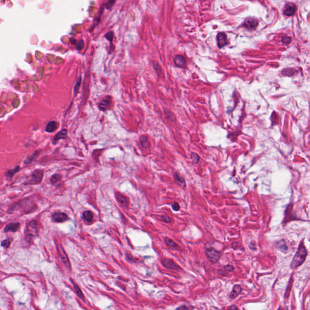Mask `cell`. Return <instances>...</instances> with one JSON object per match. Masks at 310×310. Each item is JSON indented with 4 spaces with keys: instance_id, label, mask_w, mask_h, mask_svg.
I'll use <instances>...</instances> for the list:
<instances>
[{
    "instance_id": "12",
    "label": "cell",
    "mask_w": 310,
    "mask_h": 310,
    "mask_svg": "<svg viewBox=\"0 0 310 310\" xmlns=\"http://www.w3.org/2000/svg\"><path fill=\"white\" fill-rule=\"evenodd\" d=\"M241 291H242V287H240V285H235L233 288L232 292H231V293L230 294V298L232 299H234L236 297H237L240 295Z\"/></svg>"
},
{
    "instance_id": "19",
    "label": "cell",
    "mask_w": 310,
    "mask_h": 310,
    "mask_svg": "<svg viewBox=\"0 0 310 310\" xmlns=\"http://www.w3.org/2000/svg\"><path fill=\"white\" fill-rule=\"evenodd\" d=\"M139 141H140V143L142 145V147L144 149H149L150 147V142L149 141V139L147 138V136H144V135H143V136H140V138H139Z\"/></svg>"
},
{
    "instance_id": "27",
    "label": "cell",
    "mask_w": 310,
    "mask_h": 310,
    "mask_svg": "<svg viewBox=\"0 0 310 310\" xmlns=\"http://www.w3.org/2000/svg\"><path fill=\"white\" fill-rule=\"evenodd\" d=\"M277 248L279 250L282 251V252H285L287 250V247L285 245V243L284 241H280L279 243L277 244Z\"/></svg>"
},
{
    "instance_id": "18",
    "label": "cell",
    "mask_w": 310,
    "mask_h": 310,
    "mask_svg": "<svg viewBox=\"0 0 310 310\" xmlns=\"http://www.w3.org/2000/svg\"><path fill=\"white\" fill-rule=\"evenodd\" d=\"M116 197L117 198L118 201L121 204L123 205V206H124V207H127L128 206L129 202H128V200H127V198H126L124 195H123V194H121L119 193H117V194H116Z\"/></svg>"
},
{
    "instance_id": "41",
    "label": "cell",
    "mask_w": 310,
    "mask_h": 310,
    "mask_svg": "<svg viewBox=\"0 0 310 310\" xmlns=\"http://www.w3.org/2000/svg\"><path fill=\"white\" fill-rule=\"evenodd\" d=\"M190 308H188L187 307H185V306H182V307H178L177 309H189Z\"/></svg>"
},
{
    "instance_id": "20",
    "label": "cell",
    "mask_w": 310,
    "mask_h": 310,
    "mask_svg": "<svg viewBox=\"0 0 310 310\" xmlns=\"http://www.w3.org/2000/svg\"><path fill=\"white\" fill-rule=\"evenodd\" d=\"M39 155V151H35L33 153H32L30 155H29L27 157H26L24 161V164H30V163H31V162H33L34 160H35L36 159V157H38Z\"/></svg>"
},
{
    "instance_id": "38",
    "label": "cell",
    "mask_w": 310,
    "mask_h": 310,
    "mask_svg": "<svg viewBox=\"0 0 310 310\" xmlns=\"http://www.w3.org/2000/svg\"><path fill=\"white\" fill-rule=\"evenodd\" d=\"M113 36V34L112 31H109V32L107 33V34L106 35V37L108 40L112 41Z\"/></svg>"
},
{
    "instance_id": "35",
    "label": "cell",
    "mask_w": 310,
    "mask_h": 310,
    "mask_svg": "<svg viewBox=\"0 0 310 310\" xmlns=\"http://www.w3.org/2000/svg\"><path fill=\"white\" fill-rule=\"evenodd\" d=\"M224 270L227 272H231V271H233L234 270V268L233 267V265H227L224 266Z\"/></svg>"
},
{
    "instance_id": "37",
    "label": "cell",
    "mask_w": 310,
    "mask_h": 310,
    "mask_svg": "<svg viewBox=\"0 0 310 310\" xmlns=\"http://www.w3.org/2000/svg\"><path fill=\"white\" fill-rule=\"evenodd\" d=\"M84 47V42L82 40H80L78 41V43L76 46V49L80 50H81Z\"/></svg>"
},
{
    "instance_id": "33",
    "label": "cell",
    "mask_w": 310,
    "mask_h": 310,
    "mask_svg": "<svg viewBox=\"0 0 310 310\" xmlns=\"http://www.w3.org/2000/svg\"><path fill=\"white\" fill-rule=\"evenodd\" d=\"M171 207H172V209L176 212L179 211V210H180L179 204L177 202H173L171 205Z\"/></svg>"
},
{
    "instance_id": "1",
    "label": "cell",
    "mask_w": 310,
    "mask_h": 310,
    "mask_svg": "<svg viewBox=\"0 0 310 310\" xmlns=\"http://www.w3.org/2000/svg\"><path fill=\"white\" fill-rule=\"evenodd\" d=\"M307 254V250L305 248V246L302 244L300 245L298 250L297 251L296 253L292 260L291 264V268H296L302 265L303 263L305 260Z\"/></svg>"
},
{
    "instance_id": "5",
    "label": "cell",
    "mask_w": 310,
    "mask_h": 310,
    "mask_svg": "<svg viewBox=\"0 0 310 310\" xmlns=\"http://www.w3.org/2000/svg\"><path fill=\"white\" fill-rule=\"evenodd\" d=\"M162 264L164 267L168 269L178 270L181 269V267L179 266L176 263H175L174 260L169 258L162 259L161 260Z\"/></svg>"
},
{
    "instance_id": "13",
    "label": "cell",
    "mask_w": 310,
    "mask_h": 310,
    "mask_svg": "<svg viewBox=\"0 0 310 310\" xmlns=\"http://www.w3.org/2000/svg\"><path fill=\"white\" fill-rule=\"evenodd\" d=\"M58 127V123L55 121H51L47 124L46 131L48 133L54 132L57 129Z\"/></svg>"
},
{
    "instance_id": "21",
    "label": "cell",
    "mask_w": 310,
    "mask_h": 310,
    "mask_svg": "<svg viewBox=\"0 0 310 310\" xmlns=\"http://www.w3.org/2000/svg\"><path fill=\"white\" fill-rule=\"evenodd\" d=\"M174 178H175V181L179 185H180L182 187H184V188L185 187V181L184 180V179L179 175L178 173H175Z\"/></svg>"
},
{
    "instance_id": "16",
    "label": "cell",
    "mask_w": 310,
    "mask_h": 310,
    "mask_svg": "<svg viewBox=\"0 0 310 310\" xmlns=\"http://www.w3.org/2000/svg\"><path fill=\"white\" fill-rule=\"evenodd\" d=\"M19 226V223H10L5 227L4 232L6 233H7L9 232H17V230L18 229Z\"/></svg>"
},
{
    "instance_id": "28",
    "label": "cell",
    "mask_w": 310,
    "mask_h": 310,
    "mask_svg": "<svg viewBox=\"0 0 310 310\" xmlns=\"http://www.w3.org/2000/svg\"><path fill=\"white\" fill-rule=\"evenodd\" d=\"M61 178H62V176L60 175L55 174V175H53L52 176V177L50 179V182L52 183H56L58 181H60L61 179Z\"/></svg>"
},
{
    "instance_id": "2",
    "label": "cell",
    "mask_w": 310,
    "mask_h": 310,
    "mask_svg": "<svg viewBox=\"0 0 310 310\" xmlns=\"http://www.w3.org/2000/svg\"><path fill=\"white\" fill-rule=\"evenodd\" d=\"M38 234L37 222L36 220H31L29 222L25 230V239L29 242L33 240L35 236Z\"/></svg>"
},
{
    "instance_id": "7",
    "label": "cell",
    "mask_w": 310,
    "mask_h": 310,
    "mask_svg": "<svg viewBox=\"0 0 310 310\" xmlns=\"http://www.w3.org/2000/svg\"><path fill=\"white\" fill-rule=\"evenodd\" d=\"M112 103V98L110 96H106L103 98L101 102L98 104V107L99 110L102 112H105L109 108Z\"/></svg>"
},
{
    "instance_id": "15",
    "label": "cell",
    "mask_w": 310,
    "mask_h": 310,
    "mask_svg": "<svg viewBox=\"0 0 310 310\" xmlns=\"http://www.w3.org/2000/svg\"><path fill=\"white\" fill-rule=\"evenodd\" d=\"M296 11V6L293 3L288 4L285 6V9L284 10L285 15L287 16H291L295 14Z\"/></svg>"
},
{
    "instance_id": "10",
    "label": "cell",
    "mask_w": 310,
    "mask_h": 310,
    "mask_svg": "<svg viewBox=\"0 0 310 310\" xmlns=\"http://www.w3.org/2000/svg\"><path fill=\"white\" fill-rule=\"evenodd\" d=\"M67 131L66 129H64V130H61L60 132H59L58 133L55 135V136L54 137V139H53V141H52V143H53V144L55 145V144H56V143L59 141H60L61 139H66L67 138Z\"/></svg>"
},
{
    "instance_id": "34",
    "label": "cell",
    "mask_w": 310,
    "mask_h": 310,
    "mask_svg": "<svg viewBox=\"0 0 310 310\" xmlns=\"http://www.w3.org/2000/svg\"><path fill=\"white\" fill-rule=\"evenodd\" d=\"M1 245L3 246V247L6 248H8L10 245V241L9 240V239H6V240H4L2 241L1 242Z\"/></svg>"
},
{
    "instance_id": "8",
    "label": "cell",
    "mask_w": 310,
    "mask_h": 310,
    "mask_svg": "<svg viewBox=\"0 0 310 310\" xmlns=\"http://www.w3.org/2000/svg\"><path fill=\"white\" fill-rule=\"evenodd\" d=\"M218 46L219 48H222L227 43V35L225 33L220 32L219 33L216 37Z\"/></svg>"
},
{
    "instance_id": "4",
    "label": "cell",
    "mask_w": 310,
    "mask_h": 310,
    "mask_svg": "<svg viewBox=\"0 0 310 310\" xmlns=\"http://www.w3.org/2000/svg\"><path fill=\"white\" fill-rule=\"evenodd\" d=\"M44 172L43 170L37 169L34 170L31 173L30 180L29 181V183L31 184H37L41 182L42 179L43 177Z\"/></svg>"
},
{
    "instance_id": "11",
    "label": "cell",
    "mask_w": 310,
    "mask_h": 310,
    "mask_svg": "<svg viewBox=\"0 0 310 310\" xmlns=\"http://www.w3.org/2000/svg\"><path fill=\"white\" fill-rule=\"evenodd\" d=\"M52 218L55 222H63L68 219L67 215L63 213H55L52 215Z\"/></svg>"
},
{
    "instance_id": "23",
    "label": "cell",
    "mask_w": 310,
    "mask_h": 310,
    "mask_svg": "<svg viewBox=\"0 0 310 310\" xmlns=\"http://www.w3.org/2000/svg\"><path fill=\"white\" fill-rule=\"evenodd\" d=\"M165 114L166 117L167 118V119L171 121V122H174V123L176 122V118H175V115L173 114V113L171 111H170V110H166L165 111Z\"/></svg>"
},
{
    "instance_id": "30",
    "label": "cell",
    "mask_w": 310,
    "mask_h": 310,
    "mask_svg": "<svg viewBox=\"0 0 310 310\" xmlns=\"http://www.w3.org/2000/svg\"><path fill=\"white\" fill-rule=\"evenodd\" d=\"M161 219L162 222L165 223H171L173 222V219L168 216H161Z\"/></svg>"
},
{
    "instance_id": "39",
    "label": "cell",
    "mask_w": 310,
    "mask_h": 310,
    "mask_svg": "<svg viewBox=\"0 0 310 310\" xmlns=\"http://www.w3.org/2000/svg\"><path fill=\"white\" fill-rule=\"evenodd\" d=\"M290 41L291 38L290 37H288V36H285L282 38V42L285 44H289L290 43Z\"/></svg>"
},
{
    "instance_id": "24",
    "label": "cell",
    "mask_w": 310,
    "mask_h": 310,
    "mask_svg": "<svg viewBox=\"0 0 310 310\" xmlns=\"http://www.w3.org/2000/svg\"><path fill=\"white\" fill-rule=\"evenodd\" d=\"M296 73V70L293 69H286L282 71V75L288 76H291Z\"/></svg>"
},
{
    "instance_id": "6",
    "label": "cell",
    "mask_w": 310,
    "mask_h": 310,
    "mask_svg": "<svg viewBox=\"0 0 310 310\" xmlns=\"http://www.w3.org/2000/svg\"><path fill=\"white\" fill-rule=\"evenodd\" d=\"M57 250H58V254L63 263L65 265L67 266V267L70 268V264L69 258H68L66 252L64 250L62 247V246L61 245H59L58 246Z\"/></svg>"
},
{
    "instance_id": "29",
    "label": "cell",
    "mask_w": 310,
    "mask_h": 310,
    "mask_svg": "<svg viewBox=\"0 0 310 310\" xmlns=\"http://www.w3.org/2000/svg\"><path fill=\"white\" fill-rule=\"evenodd\" d=\"M81 82V76H80L78 78V80L76 81V84H75V86L74 87V90H73V93H74V95L75 96L76 95V94L78 92L79 88H80Z\"/></svg>"
},
{
    "instance_id": "36",
    "label": "cell",
    "mask_w": 310,
    "mask_h": 310,
    "mask_svg": "<svg viewBox=\"0 0 310 310\" xmlns=\"http://www.w3.org/2000/svg\"><path fill=\"white\" fill-rule=\"evenodd\" d=\"M115 2V0H108L107 3L106 4V7L109 9L112 7V6L114 4Z\"/></svg>"
},
{
    "instance_id": "40",
    "label": "cell",
    "mask_w": 310,
    "mask_h": 310,
    "mask_svg": "<svg viewBox=\"0 0 310 310\" xmlns=\"http://www.w3.org/2000/svg\"><path fill=\"white\" fill-rule=\"evenodd\" d=\"M228 309H238V308L237 307L235 306V305H232V307H228Z\"/></svg>"
},
{
    "instance_id": "22",
    "label": "cell",
    "mask_w": 310,
    "mask_h": 310,
    "mask_svg": "<svg viewBox=\"0 0 310 310\" xmlns=\"http://www.w3.org/2000/svg\"><path fill=\"white\" fill-rule=\"evenodd\" d=\"M83 217L87 221L91 222L93 217V213L91 211H89V210L86 211L83 213Z\"/></svg>"
},
{
    "instance_id": "14",
    "label": "cell",
    "mask_w": 310,
    "mask_h": 310,
    "mask_svg": "<svg viewBox=\"0 0 310 310\" xmlns=\"http://www.w3.org/2000/svg\"><path fill=\"white\" fill-rule=\"evenodd\" d=\"M174 62L176 66L183 67L186 64V59L182 55H177L175 58Z\"/></svg>"
},
{
    "instance_id": "9",
    "label": "cell",
    "mask_w": 310,
    "mask_h": 310,
    "mask_svg": "<svg viewBox=\"0 0 310 310\" xmlns=\"http://www.w3.org/2000/svg\"><path fill=\"white\" fill-rule=\"evenodd\" d=\"M257 24H258V21H257V19L252 18H248L245 20L244 25L248 29H254L257 27Z\"/></svg>"
},
{
    "instance_id": "26",
    "label": "cell",
    "mask_w": 310,
    "mask_h": 310,
    "mask_svg": "<svg viewBox=\"0 0 310 310\" xmlns=\"http://www.w3.org/2000/svg\"><path fill=\"white\" fill-rule=\"evenodd\" d=\"M19 170V167L18 166L12 170H10L7 171V173H6V176L7 177H12L15 174V173L18 172Z\"/></svg>"
},
{
    "instance_id": "32",
    "label": "cell",
    "mask_w": 310,
    "mask_h": 310,
    "mask_svg": "<svg viewBox=\"0 0 310 310\" xmlns=\"http://www.w3.org/2000/svg\"><path fill=\"white\" fill-rule=\"evenodd\" d=\"M154 68L157 74L160 75L162 72V69H161V66L158 64V62H154Z\"/></svg>"
},
{
    "instance_id": "17",
    "label": "cell",
    "mask_w": 310,
    "mask_h": 310,
    "mask_svg": "<svg viewBox=\"0 0 310 310\" xmlns=\"http://www.w3.org/2000/svg\"><path fill=\"white\" fill-rule=\"evenodd\" d=\"M164 241L166 245L169 248L173 250H176L179 248V245L176 242H175L174 240H173L169 238H165Z\"/></svg>"
},
{
    "instance_id": "31",
    "label": "cell",
    "mask_w": 310,
    "mask_h": 310,
    "mask_svg": "<svg viewBox=\"0 0 310 310\" xmlns=\"http://www.w3.org/2000/svg\"><path fill=\"white\" fill-rule=\"evenodd\" d=\"M191 159H192V161L193 163H198L199 160H200V157L199 156V155L195 153H191Z\"/></svg>"
},
{
    "instance_id": "3",
    "label": "cell",
    "mask_w": 310,
    "mask_h": 310,
    "mask_svg": "<svg viewBox=\"0 0 310 310\" xmlns=\"http://www.w3.org/2000/svg\"><path fill=\"white\" fill-rule=\"evenodd\" d=\"M208 259L213 264L217 263L221 256V252L214 248L212 246H207L205 249Z\"/></svg>"
},
{
    "instance_id": "25",
    "label": "cell",
    "mask_w": 310,
    "mask_h": 310,
    "mask_svg": "<svg viewBox=\"0 0 310 310\" xmlns=\"http://www.w3.org/2000/svg\"><path fill=\"white\" fill-rule=\"evenodd\" d=\"M72 283L73 284V286H74V288L75 290V291H76V293L77 294V295L78 296V297L80 298H81V299H82V300H84V297L83 293H82L81 290H80V288H79V287L76 284H75V283L73 282V281H72Z\"/></svg>"
}]
</instances>
